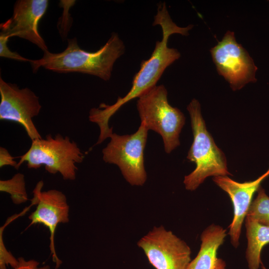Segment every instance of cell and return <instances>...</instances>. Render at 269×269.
Returning a JSON list of instances; mask_svg holds the SVG:
<instances>
[{"label":"cell","instance_id":"6da1fadb","mask_svg":"<svg viewBox=\"0 0 269 269\" xmlns=\"http://www.w3.org/2000/svg\"><path fill=\"white\" fill-rule=\"evenodd\" d=\"M159 25L161 28L162 38L156 42L155 48L149 59L142 61L140 69L134 75L132 86L124 97H119L113 105L102 103L98 108H94L92 117L95 123L102 128H108L109 121L124 105L134 99L139 98L156 86L165 70L180 57L179 51L168 46L170 35L177 33L182 35L189 34L193 25L180 27L172 20L164 2L158 4L153 25Z\"/></svg>","mask_w":269,"mask_h":269},{"label":"cell","instance_id":"7a4b0ae2","mask_svg":"<svg viewBox=\"0 0 269 269\" xmlns=\"http://www.w3.org/2000/svg\"><path fill=\"white\" fill-rule=\"evenodd\" d=\"M125 51V46L118 34L112 33L99 49L87 52L80 48L76 38L69 39L66 48L54 53L48 50L43 57L29 62L33 72L44 67L58 73L79 72L97 76L104 81L110 80L114 63Z\"/></svg>","mask_w":269,"mask_h":269},{"label":"cell","instance_id":"3957f363","mask_svg":"<svg viewBox=\"0 0 269 269\" xmlns=\"http://www.w3.org/2000/svg\"><path fill=\"white\" fill-rule=\"evenodd\" d=\"M189 113L193 141L187 159L196 164L195 169L185 176L183 183L190 191L196 190L205 179L211 176H228L227 159L224 152L215 143L207 130L199 101L193 99L187 107Z\"/></svg>","mask_w":269,"mask_h":269},{"label":"cell","instance_id":"277c9868","mask_svg":"<svg viewBox=\"0 0 269 269\" xmlns=\"http://www.w3.org/2000/svg\"><path fill=\"white\" fill-rule=\"evenodd\" d=\"M19 157L16 169L24 162L28 168L37 169L43 165L49 173L59 172L64 180H74L78 170L76 164L83 161L84 155L75 141L57 134L54 137L48 134L45 138L32 140L29 149Z\"/></svg>","mask_w":269,"mask_h":269},{"label":"cell","instance_id":"5b68a950","mask_svg":"<svg viewBox=\"0 0 269 269\" xmlns=\"http://www.w3.org/2000/svg\"><path fill=\"white\" fill-rule=\"evenodd\" d=\"M136 108L141 123L161 136L166 153L180 145L179 135L185 117L179 109L169 104L164 85H156L139 97Z\"/></svg>","mask_w":269,"mask_h":269},{"label":"cell","instance_id":"8992f818","mask_svg":"<svg viewBox=\"0 0 269 269\" xmlns=\"http://www.w3.org/2000/svg\"><path fill=\"white\" fill-rule=\"evenodd\" d=\"M148 131L140 123L134 134L119 135L113 133L110 142L102 150L103 160L117 165L126 181L133 186H142L147 179L144 150Z\"/></svg>","mask_w":269,"mask_h":269},{"label":"cell","instance_id":"52a82bcc","mask_svg":"<svg viewBox=\"0 0 269 269\" xmlns=\"http://www.w3.org/2000/svg\"><path fill=\"white\" fill-rule=\"evenodd\" d=\"M210 52L218 73L233 91L257 81L258 68L248 51L237 42L234 32L227 31Z\"/></svg>","mask_w":269,"mask_h":269},{"label":"cell","instance_id":"ba28073f","mask_svg":"<svg viewBox=\"0 0 269 269\" xmlns=\"http://www.w3.org/2000/svg\"><path fill=\"white\" fill-rule=\"evenodd\" d=\"M137 246L155 269H186L191 261L190 247L162 226L154 227Z\"/></svg>","mask_w":269,"mask_h":269},{"label":"cell","instance_id":"9c48e42d","mask_svg":"<svg viewBox=\"0 0 269 269\" xmlns=\"http://www.w3.org/2000/svg\"><path fill=\"white\" fill-rule=\"evenodd\" d=\"M0 95V120L19 124L31 140L41 138L32 121L42 107L38 97L30 89H20L1 77Z\"/></svg>","mask_w":269,"mask_h":269},{"label":"cell","instance_id":"30bf717a","mask_svg":"<svg viewBox=\"0 0 269 269\" xmlns=\"http://www.w3.org/2000/svg\"><path fill=\"white\" fill-rule=\"evenodd\" d=\"M43 186V182L40 181L33 190L31 203L37 206L35 210L28 217L31 222L28 228L34 224H41L48 229L50 235V254L57 269L62 262L58 258L55 251V233L59 224L69 222V206L67 198L63 192L56 189L42 191Z\"/></svg>","mask_w":269,"mask_h":269},{"label":"cell","instance_id":"8fae6325","mask_svg":"<svg viewBox=\"0 0 269 269\" xmlns=\"http://www.w3.org/2000/svg\"><path fill=\"white\" fill-rule=\"evenodd\" d=\"M47 0H18L14 5L12 17L0 24V34L8 38L12 36L26 39L43 52L48 51L46 44L40 35L38 26L48 7Z\"/></svg>","mask_w":269,"mask_h":269},{"label":"cell","instance_id":"7c38bea8","mask_svg":"<svg viewBox=\"0 0 269 269\" xmlns=\"http://www.w3.org/2000/svg\"><path fill=\"white\" fill-rule=\"evenodd\" d=\"M269 176V168L267 171L253 181L238 182L228 176H214V182L230 197L233 206L234 215L229 226V234L233 246L237 248L239 245L241 229L253 196L261 186V183Z\"/></svg>","mask_w":269,"mask_h":269},{"label":"cell","instance_id":"4fadbf2b","mask_svg":"<svg viewBox=\"0 0 269 269\" xmlns=\"http://www.w3.org/2000/svg\"><path fill=\"white\" fill-rule=\"evenodd\" d=\"M226 236V230L220 226L212 224L206 228L201 235L199 251L186 269H226L225 262L217 254Z\"/></svg>","mask_w":269,"mask_h":269},{"label":"cell","instance_id":"5bb4252c","mask_svg":"<svg viewBox=\"0 0 269 269\" xmlns=\"http://www.w3.org/2000/svg\"><path fill=\"white\" fill-rule=\"evenodd\" d=\"M245 227L248 241L246 257L249 269H259L262 263V250L269 244V226L246 217Z\"/></svg>","mask_w":269,"mask_h":269},{"label":"cell","instance_id":"9a60e30c","mask_svg":"<svg viewBox=\"0 0 269 269\" xmlns=\"http://www.w3.org/2000/svg\"><path fill=\"white\" fill-rule=\"evenodd\" d=\"M0 191L8 193L12 202L16 205L28 200L24 175L21 173L14 174L10 179L0 180Z\"/></svg>","mask_w":269,"mask_h":269},{"label":"cell","instance_id":"2e32d148","mask_svg":"<svg viewBox=\"0 0 269 269\" xmlns=\"http://www.w3.org/2000/svg\"><path fill=\"white\" fill-rule=\"evenodd\" d=\"M246 217L269 226V197L260 186L256 198L252 201Z\"/></svg>","mask_w":269,"mask_h":269},{"label":"cell","instance_id":"e0dca14e","mask_svg":"<svg viewBox=\"0 0 269 269\" xmlns=\"http://www.w3.org/2000/svg\"><path fill=\"white\" fill-rule=\"evenodd\" d=\"M13 220L14 219L12 217H9L0 229V269H7L6 267L9 265L14 269L18 264V259H16L10 252L7 250L2 237L4 228Z\"/></svg>","mask_w":269,"mask_h":269},{"label":"cell","instance_id":"ac0fdd59","mask_svg":"<svg viewBox=\"0 0 269 269\" xmlns=\"http://www.w3.org/2000/svg\"><path fill=\"white\" fill-rule=\"evenodd\" d=\"M8 37L0 34V56L20 61L29 62L30 59L20 55L15 52L10 51L7 45Z\"/></svg>","mask_w":269,"mask_h":269},{"label":"cell","instance_id":"d6986e66","mask_svg":"<svg viewBox=\"0 0 269 269\" xmlns=\"http://www.w3.org/2000/svg\"><path fill=\"white\" fill-rule=\"evenodd\" d=\"M18 264L13 269H50L48 265L39 267V263L34 260L26 261L23 258L18 259Z\"/></svg>","mask_w":269,"mask_h":269},{"label":"cell","instance_id":"ffe728a7","mask_svg":"<svg viewBox=\"0 0 269 269\" xmlns=\"http://www.w3.org/2000/svg\"><path fill=\"white\" fill-rule=\"evenodd\" d=\"M14 157L12 156L8 151L4 147H0V167L9 165L16 167L17 163L14 160Z\"/></svg>","mask_w":269,"mask_h":269},{"label":"cell","instance_id":"44dd1931","mask_svg":"<svg viewBox=\"0 0 269 269\" xmlns=\"http://www.w3.org/2000/svg\"><path fill=\"white\" fill-rule=\"evenodd\" d=\"M261 264H262V269H267L265 268V267L264 265H262V263H261Z\"/></svg>","mask_w":269,"mask_h":269}]
</instances>
